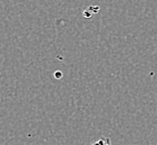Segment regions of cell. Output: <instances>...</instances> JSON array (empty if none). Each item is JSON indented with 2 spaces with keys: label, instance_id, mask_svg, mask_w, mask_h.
I'll return each mask as SVG.
<instances>
[{
  "label": "cell",
  "instance_id": "6da1fadb",
  "mask_svg": "<svg viewBox=\"0 0 157 145\" xmlns=\"http://www.w3.org/2000/svg\"><path fill=\"white\" fill-rule=\"evenodd\" d=\"M91 145H113V144L110 143V139H105V137H103V139H98V141H96L94 144H91Z\"/></svg>",
  "mask_w": 157,
  "mask_h": 145
}]
</instances>
